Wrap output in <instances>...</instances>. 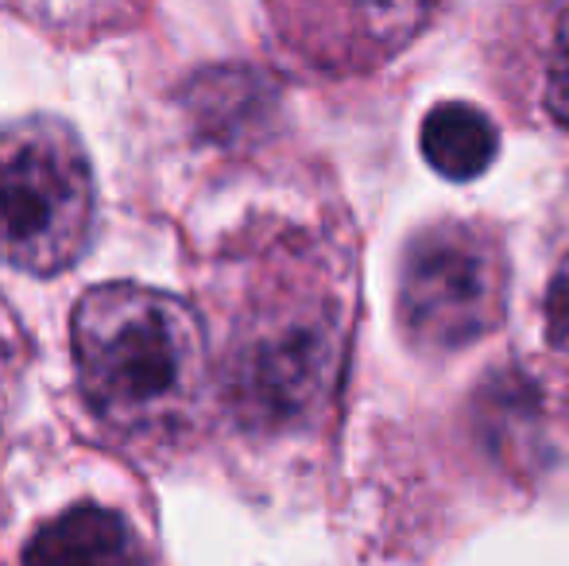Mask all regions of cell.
Masks as SVG:
<instances>
[{"label": "cell", "mask_w": 569, "mask_h": 566, "mask_svg": "<svg viewBox=\"0 0 569 566\" xmlns=\"http://www.w3.org/2000/svg\"><path fill=\"white\" fill-rule=\"evenodd\" d=\"M74 369L90 408L120 430L163 427L202 380V326L187 302L140 284H106L74 307Z\"/></svg>", "instance_id": "1"}, {"label": "cell", "mask_w": 569, "mask_h": 566, "mask_svg": "<svg viewBox=\"0 0 569 566\" xmlns=\"http://www.w3.org/2000/svg\"><path fill=\"white\" fill-rule=\"evenodd\" d=\"M93 234V171L70 125L0 129V260L31 276L70 268Z\"/></svg>", "instance_id": "2"}, {"label": "cell", "mask_w": 569, "mask_h": 566, "mask_svg": "<svg viewBox=\"0 0 569 566\" xmlns=\"http://www.w3.org/2000/svg\"><path fill=\"white\" fill-rule=\"evenodd\" d=\"M341 322L326 302L271 310L229 357V400L248 427L279 430L322 408L341 373Z\"/></svg>", "instance_id": "3"}, {"label": "cell", "mask_w": 569, "mask_h": 566, "mask_svg": "<svg viewBox=\"0 0 569 566\" xmlns=\"http://www.w3.org/2000/svg\"><path fill=\"white\" fill-rule=\"evenodd\" d=\"M503 315V257L469 221L430 226L407 245L399 272V318L415 346L461 349Z\"/></svg>", "instance_id": "4"}, {"label": "cell", "mask_w": 569, "mask_h": 566, "mask_svg": "<svg viewBox=\"0 0 569 566\" xmlns=\"http://www.w3.org/2000/svg\"><path fill=\"white\" fill-rule=\"evenodd\" d=\"M23 566H148L136 532L113 508L78 505L31 536Z\"/></svg>", "instance_id": "5"}, {"label": "cell", "mask_w": 569, "mask_h": 566, "mask_svg": "<svg viewBox=\"0 0 569 566\" xmlns=\"http://www.w3.org/2000/svg\"><path fill=\"white\" fill-rule=\"evenodd\" d=\"M422 159L435 167L438 175L453 182H469L488 171V163L500 151V132H496L492 117H485L477 106L465 101H442L427 113L419 132Z\"/></svg>", "instance_id": "6"}, {"label": "cell", "mask_w": 569, "mask_h": 566, "mask_svg": "<svg viewBox=\"0 0 569 566\" xmlns=\"http://www.w3.org/2000/svg\"><path fill=\"white\" fill-rule=\"evenodd\" d=\"M341 4L360 39L376 47H399L430 20L438 0H341Z\"/></svg>", "instance_id": "7"}, {"label": "cell", "mask_w": 569, "mask_h": 566, "mask_svg": "<svg viewBox=\"0 0 569 566\" xmlns=\"http://www.w3.org/2000/svg\"><path fill=\"white\" fill-rule=\"evenodd\" d=\"M547 106L558 125L569 129V8L558 23L555 47H550V70H547Z\"/></svg>", "instance_id": "8"}, {"label": "cell", "mask_w": 569, "mask_h": 566, "mask_svg": "<svg viewBox=\"0 0 569 566\" xmlns=\"http://www.w3.org/2000/svg\"><path fill=\"white\" fill-rule=\"evenodd\" d=\"M547 338L558 354L569 357V257L558 265L547 287Z\"/></svg>", "instance_id": "9"}]
</instances>
